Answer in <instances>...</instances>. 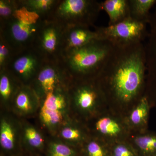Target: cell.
I'll return each mask as SVG.
<instances>
[{
	"label": "cell",
	"mask_w": 156,
	"mask_h": 156,
	"mask_svg": "<svg viewBox=\"0 0 156 156\" xmlns=\"http://www.w3.org/2000/svg\"><path fill=\"white\" fill-rule=\"evenodd\" d=\"M90 136L85 123L72 118L61 126L55 137L62 142L81 149Z\"/></svg>",
	"instance_id": "obj_13"
},
{
	"label": "cell",
	"mask_w": 156,
	"mask_h": 156,
	"mask_svg": "<svg viewBox=\"0 0 156 156\" xmlns=\"http://www.w3.org/2000/svg\"><path fill=\"white\" fill-rule=\"evenodd\" d=\"M83 156H106V148L101 139L90 136L81 148Z\"/></svg>",
	"instance_id": "obj_25"
},
{
	"label": "cell",
	"mask_w": 156,
	"mask_h": 156,
	"mask_svg": "<svg viewBox=\"0 0 156 156\" xmlns=\"http://www.w3.org/2000/svg\"><path fill=\"white\" fill-rule=\"evenodd\" d=\"M18 5L12 17L0 22V35L11 45L15 53L33 47L45 19L29 11L18 0Z\"/></svg>",
	"instance_id": "obj_3"
},
{
	"label": "cell",
	"mask_w": 156,
	"mask_h": 156,
	"mask_svg": "<svg viewBox=\"0 0 156 156\" xmlns=\"http://www.w3.org/2000/svg\"><path fill=\"white\" fill-rule=\"evenodd\" d=\"M145 72V49L142 42L114 46L97 79L102 92L107 89L116 100L128 103L139 95Z\"/></svg>",
	"instance_id": "obj_1"
},
{
	"label": "cell",
	"mask_w": 156,
	"mask_h": 156,
	"mask_svg": "<svg viewBox=\"0 0 156 156\" xmlns=\"http://www.w3.org/2000/svg\"><path fill=\"white\" fill-rule=\"evenodd\" d=\"M101 10L109 17L108 25L116 24L130 17L129 0H105L100 2Z\"/></svg>",
	"instance_id": "obj_18"
},
{
	"label": "cell",
	"mask_w": 156,
	"mask_h": 156,
	"mask_svg": "<svg viewBox=\"0 0 156 156\" xmlns=\"http://www.w3.org/2000/svg\"><path fill=\"white\" fill-rule=\"evenodd\" d=\"M81 149L50 136L44 156H80Z\"/></svg>",
	"instance_id": "obj_20"
},
{
	"label": "cell",
	"mask_w": 156,
	"mask_h": 156,
	"mask_svg": "<svg viewBox=\"0 0 156 156\" xmlns=\"http://www.w3.org/2000/svg\"><path fill=\"white\" fill-rule=\"evenodd\" d=\"M68 87L59 88L48 94L41 101V106L70 115Z\"/></svg>",
	"instance_id": "obj_19"
},
{
	"label": "cell",
	"mask_w": 156,
	"mask_h": 156,
	"mask_svg": "<svg viewBox=\"0 0 156 156\" xmlns=\"http://www.w3.org/2000/svg\"><path fill=\"white\" fill-rule=\"evenodd\" d=\"M65 27L53 20H45L33 47L45 60H58L62 53Z\"/></svg>",
	"instance_id": "obj_8"
},
{
	"label": "cell",
	"mask_w": 156,
	"mask_h": 156,
	"mask_svg": "<svg viewBox=\"0 0 156 156\" xmlns=\"http://www.w3.org/2000/svg\"><path fill=\"white\" fill-rule=\"evenodd\" d=\"M101 11L100 2L95 0H58L48 18L64 27H89Z\"/></svg>",
	"instance_id": "obj_5"
},
{
	"label": "cell",
	"mask_w": 156,
	"mask_h": 156,
	"mask_svg": "<svg viewBox=\"0 0 156 156\" xmlns=\"http://www.w3.org/2000/svg\"><path fill=\"white\" fill-rule=\"evenodd\" d=\"M87 122H90L89 125L85 124L90 136L96 138L99 136L117 137L122 132L121 124L111 117L94 116Z\"/></svg>",
	"instance_id": "obj_17"
},
{
	"label": "cell",
	"mask_w": 156,
	"mask_h": 156,
	"mask_svg": "<svg viewBox=\"0 0 156 156\" xmlns=\"http://www.w3.org/2000/svg\"><path fill=\"white\" fill-rule=\"evenodd\" d=\"M22 85L9 70H0V111L11 112L14 98Z\"/></svg>",
	"instance_id": "obj_16"
},
{
	"label": "cell",
	"mask_w": 156,
	"mask_h": 156,
	"mask_svg": "<svg viewBox=\"0 0 156 156\" xmlns=\"http://www.w3.org/2000/svg\"><path fill=\"white\" fill-rule=\"evenodd\" d=\"M149 112L148 101L146 96H143L129 115L128 121L130 125L136 128L144 127L147 124Z\"/></svg>",
	"instance_id": "obj_21"
},
{
	"label": "cell",
	"mask_w": 156,
	"mask_h": 156,
	"mask_svg": "<svg viewBox=\"0 0 156 156\" xmlns=\"http://www.w3.org/2000/svg\"><path fill=\"white\" fill-rule=\"evenodd\" d=\"M22 156H37L35 155H33L29 154L24 153L23 154V155Z\"/></svg>",
	"instance_id": "obj_29"
},
{
	"label": "cell",
	"mask_w": 156,
	"mask_h": 156,
	"mask_svg": "<svg viewBox=\"0 0 156 156\" xmlns=\"http://www.w3.org/2000/svg\"><path fill=\"white\" fill-rule=\"evenodd\" d=\"M145 24L130 17L113 25L94 27L99 39L107 40L115 46H127L142 42L145 37Z\"/></svg>",
	"instance_id": "obj_7"
},
{
	"label": "cell",
	"mask_w": 156,
	"mask_h": 156,
	"mask_svg": "<svg viewBox=\"0 0 156 156\" xmlns=\"http://www.w3.org/2000/svg\"><path fill=\"white\" fill-rule=\"evenodd\" d=\"M19 2L29 11L35 12L47 19L58 0H19Z\"/></svg>",
	"instance_id": "obj_23"
},
{
	"label": "cell",
	"mask_w": 156,
	"mask_h": 156,
	"mask_svg": "<svg viewBox=\"0 0 156 156\" xmlns=\"http://www.w3.org/2000/svg\"><path fill=\"white\" fill-rule=\"evenodd\" d=\"M134 142L143 156H156V134L138 135Z\"/></svg>",
	"instance_id": "obj_24"
},
{
	"label": "cell",
	"mask_w": 156,
	"mask_h": 156,
	"mask_svg": "<svg viewBox=\"0 0 156 156\" xmlns=\"http://www.w3.org/2000/svg\"><path fill=\"white\" fill-rule=\"evenodd\" d=\"M68 90L72 118L85 123L97 114L103 93L97 78L73 79Z\"/></svg>",
	"instance_id": "obj_4"
},
{
	"label": "cell",
	"mask_w": 156,
	"mask_h": 156,
	"mask_svg": "<svg viewBox=\"0 0 156 156\" xmlns=\"http://www.w3.org/2000/svg\"><path fill=\"white\" fill-rule=\"evenodd\" d=\"M0 156H3V155H0Z\"/></svg>",
	"instance_id": "obj_31"
},
{
	"label": "cell",
	"mask_w": 156,
	"mask_h": 156,
	"mask_svg": "<svg viewBox=\"0 0 156 156\" xmlns=\"http://www.w3.org/2000/svg\"><path fill=\"white\" fill-rule=\"evenodd\" d=\"M41 106V100L32 88L22 85L14 98L11 112L20 119H33Z\"/></svg>",
	"instance_id": "obj_12"
},
{
	"label": "cell",
	"mask_w": 156,
	"mask_h": 156,
	"mask_svg": "<svg viewBox=\"0 0 156 156\" xmlns=\"http://www.w3.org/2000/svg\"><path fill=\"white\" fill-rule=\"evenodd\" d=\"M18 5V0H0V22L10 19Z\"/></svg>",
	"instance_id": "obj_27"
},
{
	"label": "cell",
	"mask_w": 156,
	"mask_h": 156,
	"mask_svg": "<svg viewBox=\"0 0 156 156\" xmlns=\"http://www.w3.org/2000/svg\"><path fill=\"white\" fill-rule=\"evenodd\" d=\"M22 145L24 153L44 156L50 136L32 119H21Z\"/></svg>",
	"instance_id": "obj_11"
},
{
	"label": "cell",
	"mask_w": 156,
	"mask_h": 156,
	"mask_svg": "<svg viewBox=\"0 0 156 156\" xmlns=\"http://www.w3.org/2000/svg\"><path fill=\"white\" fill-rule=\"evenodd\" d=\"M155 2L154 0H129L130 17L137 21L147 22L149 11Z\"/></svg>",
	"instance_id": "obj_22"
},
{
	"label": "cell",
	"mask_w": 156,
	"mask_h": 156,
	"mask_svg": "<svg viewBox=\"0 0 156 156\" xmlns=\"http://www.w3.org/2000/svg\"><path fill=\"white\" fill-rule=\"evenodd\" d=\"M97 39H100L97 32L91 30L89 27L76 26L66 27L62 41V53L80 48Z\"/></svg>",
	"instance_id": "obj_14"
},
{
	"label": "cell",
	"mask_w": 156,
	"mask_h": 156,
	"mask_svg": "<svg viewBox=\"0 0 156 156\" xmlns=\"http://www.w3.org/2000/svg\"><path fill=\"white\" fill-rule=\"evenodd\" d=\"M71 118L69 114L41 106L35 120L48 136H55L61 126Z\"/></svg>",
	"instance_id": "obj_15"
},
{
	"label": "cell",
	"mask_w": 156,
	"mask_h": 156,
	"mask_svg": "<svg viewBox=\"0 0 156 156\" xmlns=\"http://www.w3.org/2000/svg\"><path fill=\"white\" fill-rule=\"evenodd\" d=\"M15 53L9 42L0 35V70L6 68Z\"/></svg>",
	"instance_id": "obj_26"
},
{
	"label": "cell",
	"mask_w": 156,
	"mask_h": 156,
	"mask_svg": "<svg viewBox=\"0 0 156 156\" xmlns=\"http://www.w3.org/2000/svg\"><path fill=\"white\" fill-rule=\"evenodd\" d=\"M72 80L60 60H45L30 86L41 101L54 90L69 87Z\"/></svg>",
	"instance_id": "obj_6"
},
{
	"label": "cell",
	"mask_w": 156,
	"mask_h": 156,
	"mask_svg": "<svg viewBox=\"0 0 156 156\" xmlns=\"http://www.w3.org/2000/svg\"><path fill=\"white\" fill-rule=\"evenodd\" d=\"M114 48L103 39L63 52L59 60L73 79H95L99 75Z\"/></svg>",
	"instance_id": "obj_2"
},
{
	"label": "cell",
	"mask_w": 156,
	"mask_h": 156,
	"mask_svg": "<svg viewBox=\"0 0 156 156\" xmlns=\"http://www.w3.org/2000/svg\"><path fill=\"white\" fill-rule=\"evenodd\" d=\"M112 156H137L136 151L131 145L124 142L115 144L112 150Z\"/></svg>",
	"instance_id": "obj_28"
},
{
	"label": "cell",
	"mask_w": 156,
	"mask_h": 156,
	"mask_svg": "<svg viewBox=\"0 0 156 156\" xmlns=\"http://www.w3.org/2000/svg\"><path fill=\"white\" fill-rule=\"evenodd\" d=\"M21 119L12 112L0 111V155L22 156Z\"/></svg>",
	"instance_id": "obj_9"
},
{
	"label": "cell",
	"mask_w": 156,
	"mask_h": 156,
	"mask_svg": "<svg viewBox=\"0 0 156 156\" xmlns=\"http://www.w3.org/2000/svg\"><path fill=\"white\" fill-rule=\"evenodd\" d=\"M80 156H83V155H82V154H81V153L80 155Z\"/></svg>",
	"instance_id": "obj_30"
},
{
	"label": "cell",
	"mask_w": 156,
	"mask_h": 156,
	"mask_svg": "<svg viewBox=\"0 0 156 156\" xmlns=\"http://www.w3.org/2000/svg\"><path fill=\"white\" fill-rule=\"evenodd\" d=\"M45 60L31 47L15 53L5 69L22 85L30 86Z\"/></svg>",
	"instance_id": "obj_10"
}]
</instances>
